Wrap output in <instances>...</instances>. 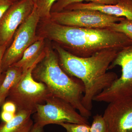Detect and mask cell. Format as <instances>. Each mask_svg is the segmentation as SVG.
<instances>
[{
  "mask_svg": "<svg viewBox=\"0 0 132 132\" xmlns=\"http://www.w3.org/2000/svg\"><path fill=\"white\" fill-rule=\"evenodd\" d=\"M31 114L26 111H16L12 120L1 123L0 132H30L34 125Z\"/></svg>",
  "mask_w": 132,
  "mask_h": 132,
  "instance_id": "13",
  "label": "cell"
},
{
  "mask_svg": "<svg viewBox=\"0 0 132 132\" xmlns=\"http://www.w3.org/2000/svg\"><path fill=\"white\" fill-rule=\"evenodd\" d=\"M12 1L13 2H15L19 1V0H12Z\"/></svg>",
  "mask_w": 132,
  "mask_h": 132,
  "instance_id": "26",
  "label": "cell"
},
{
  "mask_svg": "<svg viewBox=\"0 0 132 132\" xmlns=\"http://www.w3.org/2000/svg\"><path fill=\"white\" fill-rule=\"evenodd\" d=\"M2 111L9 112L15 114L17 111V108L15 104L10 101H6L2 106Z\"/></svg>",
  "mask_w": 132,
  "mask_h": 132,
  "instance_id": "21",
  "label": "cell"
},
{
  "mask_svg": "<svg viewBox=\"0 0 132 132\" xmlns=\"http://www.w3.org/2000/svg\"><path fill=\"white\" fill-rule=\"evenodd\" d=\"M5 72V76L0 86V107L6 102L10 91L21 78L23 71L14 66L10 67Z\"/></svg>",
  "mask_w": 132,
  "mask_h": 132,
  "instance_id": "14",
  "label": "cell"
},
{
  "mask_svg": "<svg viewBox=\"0 0 132 132\" xmlns=\"http://www.w3.org/2000/svg\"><path fill=\"white\" fill-rule=\"evenodd\" d=\"M5 76V72H3L2 74L0 76V86L1 85L4 79Z\"/></svg>",
  "mask_w": 132,
  "mask_h": 132,
  "instance_id": "25",
  "label": "cell"
},
{
  "mask_svg": "<svg viewBox=\"0 0 132 132\" xmlns=\"http://www.w3.org/2000/svg\"><path fill=\"white\" fill-rule=\"evenodd\" d=\"M15 114L2 111L0 114V117L3 122H8L13 119L15 116Z\"/></svg>",
  "mask_w": 132,
  "mask_h": 132,
  "instance_id": "22",
  "label": "cell"
},
{
  "mask_svg": "<svg viewBox=\"0 0 132 132\" xmlns=\"http://www.w3.org/2000/svg\"><path fill=\"white\" fill-rule=\"evenodd\" d=\"M120 0H58L52 6L51 13L61 12L69 5L74 3L83 2L84 1L95 3L104 5H114Z\"/></svg>",
  "mask_w": 132,
  "mask_h": 132,
  "instance_id": "15",
  "label": "cell"
},
{
  "mask_svg": "<svg viewBox=\"0 0 132 132\" xmlns=\"http://www.w3.org/2000/svg\"><path fill=\"white\" fill-rule=\"evenodd\" d=\"M90 132H109L103 116L97 114L94 116Z\"/></svg>",
  "mask_w": 132,
  "mask_h": 132,
  "instance_id": "18",
  "label": "cell"
},
{
  "mask_svg": "<svg viewBox=\"0 0 132 132\" xmlns=\"http://www.w3.org/2000/svg\"><path fill=\"white\" fill-rule=\"evenodd\" d=\"M39 37L53 41L72 54L92 56L107 50H121L132 45L123 33L109 28H89L64 26L50 20H40L37 30Z\"/></svg>",
  "mask_w": 132,
  "mask_h": 132,
  "instance_id": "1",
  "label": "cell"
},
{
  "mask_svg": "<svg viewBox=\"0 0 132 132\" xmlns=\"http://www.w3.org/2000/svg\"><path fill=\"white\" fill-rule=\"evenodd\" d=\"M33 1L34 2L35 4V5L36 3V1H37V0H33Z\"/></svg>",
  "mask_w": 132,
  "mask_h": 132,
  "instance_id": "27",
  "label": "cell"
},
{
  "mask_svg": "<svg viewBox=\"0 0 132 132\" xmlns=\"http://www.w3.org/2000/svg\"><path fill=\"white\" fill-rule=\"evenodd\" d=\"M114 31L123 33L132 40V21L124 18L112 24L109 28Z\"/></svg>",
  "mask_w": 132,
  "mask_h": 132,
  "instance_id": "17",
  "label": "cell"
},
{
  "mask_svg": "<svg viewBox=\"0 0 132 132\" xmlns=\"http://www.w3.org/2000/svg\"><path fill=\"white\" fill-rule=\"evenodd\" d=\"M58 0H37L35 6L40 20H49L53 5Z\"/></svg>",
  "mask_w": 132,
  "mask_h": 132,
  "instance_id": "16",
  "label": "cell"
},
{
  "mask_svg": "<svg viewBox=\"0 0 132 132\" xmlns=\"http://www.w3.org/2000/svg\"><path fill=\"white\" fill-rule=\"evenodd\" d=\"M14 3L12 0H0V20Z\"/></svg>",
  "mask_w": 132,
  "mask_h": 132,
  "instance_id": "20",
  "label": "cell"
},
{
  "mask_svg": "<svg viewBox=\"0 0 132 132\" xmlns=\"http://www.w3.org/2000/svg\"><path fill=\"white\" fill-rule=\"evenodd\" d=\"M117 66L121 68V75L107 88L94 98L93 101L112 102L132 97V45L119 51L109 67L108 70Z\"/></svg>",
  "mask_w": 132,
  "mask_h": 132,
  "instance_id": "5",
  "label": "cell"
},
{
  "mask_svg": "<svg viewBox=\"0 0 132 132\" xmlns=\"http://www.w3.org/2000/svg\"><path fill=\"white\" fill-rule=\"evenodd\" d=\"M32 75L36 81L44 83L52 95L70 103L82 116L88 119L92 115L82 104L83 83L62 69L57 53L49 44L46 45L45 56L34 68Z\"/></svg>",
  "mask_w": 132,
  "mask_h": 132,
  "instance_id": "3",
  "label": "cell"
},
{
  "mask_svg": "<svg viewBox=\"0 0 132 132\" xmlns=\"http://www.w3.org/2000/svg\"><path fill=\"white\" fill-rule=\"evenodd\" d=\"M65 129L67 132H90L89 125L69 123H63L59 124Z\"/></svg>",
  "mask_w": 132,
  "mask_h": 132,
  "instance_id": "19",
  "label": "cell"
},
{
  "mask_svg": "<svg viewBox=\"0 0 132 132\" xmlns=\"http://www.w3.org/2000/svg\"><path fill=\"white\" fill-rule=\"evenodd\" d=\"M53 48L62 69L70 76L80 80L85 87L83 106L91 111L94 98L118 79L113 72H107L120 50H107L87 57L75 56L54 43Z\"/></svg>",
  "mask_w": 132,
  "mask_h": 132,
  "instance_id": "2",
  "label": "cell"
},
{
  "mask_svg": "<svg viewBox=\"0 0 132 132\" xmlns=\"http://www.w3.org/2000/svg\"><path fill=\"white\" fill-rule=\"evenodd\" d=\"M33 0H19L14 3L0 20V46L7 45L17 29L32 12Z\"/></svg>",
  "mask_w": 132,
  "mask_h": 132,
  "instance_id": "9",
  "label": "cell"
},
{
  "mask_svg": "<svg viewBox=\"0 0 132 132\" xmlns=\"http://www.w3.org/2000/svg\"><path fill=\"white\" fill-rule=\"evenodd\" d=\"M40 20L35 5L31 14L17 29L12 45L5 52L2 65L3 72L19 61L25 50L39 38L37 30Z\"/></svg>",
  "mask_w": 132,
  "mask_h": 132,
  "instance_id": "8",
  "label": "cell"
},
{
  "mask_svg": "<svg viewBox=\"0 0 132 132\" xmlns=\"http://www.w3.org/2000/svg\"><path fill=\"white\" fill-rule=\"evenodd\" d=\"M43 127L35 123L30 132H44Z\"/></svg>",
  "mask_w": 132,
  "mask_h": 132,
  "instance_id": "24",
  "label": "cell"
},
{
  "mask_svg": "<svg viewBox=\"0 0 132 132\" xmlns=\"http://www.w3.org/2000/svg\"><path fill=\"white\" fill-rule=\"evenodd\" d=\"M36 65L23 73L20 80L9 93L6 101L13 102L16 111L34 113L38 105L45 104L48 98L52 95L44 83L36 81L33 78L32 72Z\"/></svg>",
  "mask_w": 132,
  "mask_h": 132,
  "instance_id": "4",
  "label": "cell"
},
{
  "mask_svg": "<svg viewBox=\"0 0 132 132\" xmlns=\"http://www.w3.org/2000/svg\"><path fill=\"white\" fill-rule=\"evenodd\" d=\"M103 116L109 132H132V97L110 102Z\"/></svg>",
  "mask_w": 132,
  "mask_h": 132,
  "instance_id": "10",
  "label": "cell"
},
{
  "mask_svg": "<svg viewBox=\"0 0 132 132\" xmlns=\"http://www.w3.org/2000/svg\"><path fill=\"white\" fill-rule=\"evenodd\" d=\"M68 102L51 95L45 104L38 105L34 116L36 124L44 127L50 124L63 123L89 125L88 119L81 115Z\"/></svg>",
  "mask_w": 132,
  "mask_h": 132,
  "instance_id": "6",
  "label": "cell"
},
{
  "mask_svg": "<svg viewBox=\"0 0 132 132\" xmlns=\"http://www.w3.org/2000/svg\"><path fill=\"white\" fill-rule=\"evenodd\" d=\"M46 41L45 38L39 37L25 50L20 60L12 66L20 68L24 73L38 64L45 56L47 45Z\"/></svg>",
  "mask_w": 132,
  "mask_h": 132,
  "instance_id": "12",
  "label": "cell"
},
{
  "mask_svg": "<svg viewBox=\"0 0 132 132\" xmlns=\"http://www.w3.org/2000/svg\"><path fill=\"white\" fill-rule=\"evenodd\" d=\"M88 9L97 10L117 17H124L132 21V0H120L114 5L95 3H78L69 5L64 10Z\"/></svg>",
  "mask_w": 132,
  "mask_h": 132,
  "instance_id": "11",
  "label": "cell"
},
{
  "mask_svg": "<svg viewBox=\"0 0 132 132\" xmlns=\"http://www.w3.org/2000/svg\"><path fill=\"white\" fill-rule=\"evenodd\" d=\"M124 18L109 15L97 10L79 9L51 13L49 20L64 26L84 28H108Z\"/></svg>",
  "mask_w": 132,
  "mask_h": 132,
  "instance_id": "7",
  "label": "cell"
},
{
  "mask_svg": "<svg viewBox=\"0 0 132 132\" xmlns=\"http://www.w3.org/2000/svg\"><path fill=\"white\" fill-rule=\"evenodd\" d=\"M6 45L0 46V76L3 72H2V65L3 58L6 52Z\"/></svg>",
  "mask_w": 132,
  "mask_h": 132,
  "instance_id": "23",
  "label": "cell"
}]
</instances>
